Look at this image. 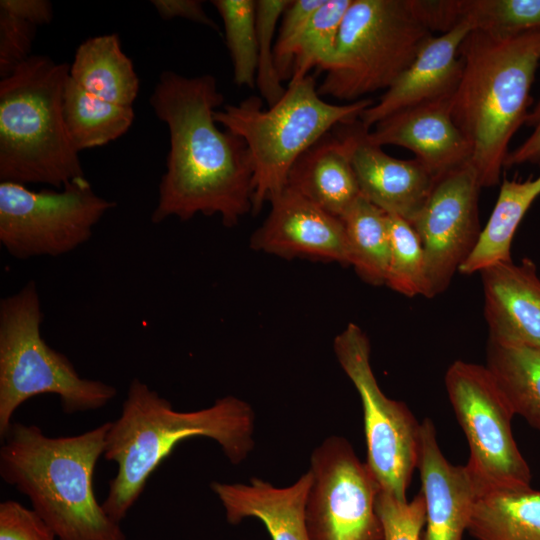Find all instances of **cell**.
I'll use <instances>...</instances> for the list:
<instances>
[{"label":"cell","instance_id":"obj_38","mask_svg":"<svg viewBox=\"0 0 540 540\" xmlns=\"http://www.w3.org/2000/svg\"><path fill=\"white\" fill-rule=\"evenodd\" d=\"M152 5L164 20L184 18L195 23L208 26L219 31L218 25L207 15L203 9V2L199 0H153Z\"/></svg>","mask_w":540,"mask_h":540},{"label":"cell","instance_id":"obj_20","mask_svg":"<svg viewBox=\"0 0 540 540\" xmlns=\"http://www.w3.org/2000/svg\"><path fill=\"white\" fill-rule=\"evenodd\" d=\"M312 480L309 469L287 487H276L253 477L246 484L214 481L210 488L221 502L230 524L257 518L272 540H310L306 506Z\"/></svg>","mask_w":540,"mask_h":540},{"label":"cell","instance_id":"obj_5","mask_svg":"<svg viewBox=\"0 0 540 540\" xmlns=\"http://www.w3.org/2000/svg\"><path fill=\"white\" fill-rule=\"evenodd\" d=\"M70 65L32 55L0 81V182L61 189L84 171L65 126Z\"/></svg>","mask_w":540,"mask_h":540},{"label":"cell","instance_id":"obj_1","mask_svg":"<svg viewBox=\"0 0 540 540\" xmlns=\"http://www.w3.org/2000/svg\"><path fill=\"white\" fill-rule=\"evenodd\" d=\"M223 101L211 74L160 75L149 102L168 127L170 149L153 223L203 214L232 227L252 211V157L241 137L219 129L214 112Z\"/></svg>","mask_w":540,"mask_h":540},{"label":"cell","instance_id":"obj_3","mask_svg":"<svg viewBox=\"0 0 540 540\" xmlns=\"http://www.w3.org/2000/svg\"><path fill=\"white\" fill-rule=\"evenodd\" d=\"M459 56L463 69L451 115L470 145V166L480 186L492 187L500 182L509 143L530 112L540 29L514 35L472 30Z\"/></svg>","mask_w":540,"mask_h":540},{"label":"cell","instance_id":"obj_16","mask_svg":"<svg viewBox=\"0 0 540 540\" xmlns=\"http://www.w3.org/2000/svg\"><path fill=\"white\" fill-rule=\"evenodd\" d=\"M451 97L384 118L369 130L370 141L381 147L396 145L412 151L436 180L470 165L471 148L453 121Z\"/></svg>","mask_w":540,"mask_h":540},{"label":"cell","instance_id":"obj_18","mask_svg":"<svg viewBox=\"0 0 540 540\" xmlns=\"http://www.w3.org/2000/svg\"><path fill=\"white\" fill-rule=\"evenodd\" d=\"M479 273L489 339L540 349V278L534 262H499Z\"/></svg>","mask_w":540,"mask_h":540},{"label":"cell","instance_id":"obj_22","mask_svg":"<svg viewBox=\"0 0 540 540\" xmlns=\"http://www.w3.org/2000/svg\"><path fill=\"white\" fill-rule=\"evenodd\" d=\"M69 76L86 92L104 101L133 107L139 78L117 34L90 37L76 49Z\"/></svg>","mask_w":540,"mask_h":540},{"label":"cell","instance_id":"obj_10","mask_svg":"<svg viewBox=\"0 0 540 540\" xmlns=\"http://www.w3.org/2000/svg\"><path fill=\"white\" fill-rule=\"evenodd\" d=\"M115 205L99 196L85 176L61 189L39 191L0 182V243L20 260L61 256L86 243Z\"/></svg>","mask_w":540,"mask_h":540},{"label":"cell","instance_id":"obj_31","mask_svg":"<svg viewBox=\"0 0 540 540\" xmlns=\"http://www.w3.org/2000/svg\"><path fill=\"white\" fill-rule=\"evenodd\" d=\"M460 24L472 30L514 35L540 29V0H456Z\"/></svg>","mask_w":540,"mask_h":540},{"label":"cell","instance_id":"obj_36","mask_svg":"<svg viewBox=\"0 0 540 540\" xmlns=\"http://www.w3.org/2000/svg\"><path fill=\"white\" fill-rule=\"evenodd\" d=\"M326 0H290L284 10L274 47L276 60L297 38Z\"/></svg>","mask_w":540,"mask_h":540},{"label":"cell","instance_id":"obj_37","mask_svg":"<svg viewBox=\"0 0 540 540\" xmlns=\"http://www.w3.org/2000/svg\"><path fill=\"white\" fill-rule=\"evenodd\" d=\"M531 127L532 133L514 150L509 151L504 162V168H511L523 164L540 166V100L528 114L526 123Z\"/></svg>","mask_w":540,"mask_h":540},{"label":"cell","instance_id":"obj_23","mask_svg":"<svg viewBox=\"0 0 540 540\" xmlns=\"http://www.w3.org/2000/svg\"><path fill=\"white\" fill-rule=\"evenodd\" d=\"M540 196V174L524 181L504 178L490 218L459 272L470 275L493 264L511 261V246L524 215Z\"/></svg>","mask_w":540,"mask_h":540},{"label":"cell","instance_id":"obj_34","mask_svg":"<svg viewBox=\"0 0 540 540\" xmlns=\"http://www.w3.org/2000/svg\"><path fill=\"white\" fill-rule=\"evenodd\" d=\"M37 25L0 8V77L11 74L31 57Z\"/></svg>","mask_w":540,"mask_h":540},{"label":"cell","instance_id":"obj_9","mask_svg":"<svg viewBox=\"0 0 540 540\" xmlns=\"http://www.w3.org/2000/svg\"><path fill=\"white\" fill-rule=\"evenodd\" d=\"M445 386L468 442L465 467L478 495L530 488V468L512 432L515 414L489 369L457 360L446 371Z\"/></svg>","mask_w":540,"mask_h":540},{"label":"cell","instance_id":"obj_32","mask_svg":"<svg viewBox=\"0 0 540 540\" xmlns=\"http://www.w3.org/2000/svg\"><path fill=\"white\" fill-rule=\"evenodd\" d=\"M290 0H257L256 25L258 35V68L256 86L268 107L276 104L286 88L277 72L274 60V35L277 24Z\"/></svg>","mask_w":540,"mask_h":540},{"label":"cell","instance_id":"obj_12","mask_svg":"<svg viewBox=\"0 0 540 540\" xmlns=\"http://www.w3.org/2000/svg\"><path fill=\"white\" fill-rule=\"evenodd\" d=\"M306 506L310 540H384L376 510L380 486L344 437L330 436L312 452Z\"/></svg>","mask_w":540,"mask_h":540},{"label":"cell","instance_id":"obj_6","mask_svg":"<svg viewBox=\"0 0 540 540\" xmlns=\"http://www.w3.org/2000/svg\"><path fill=\"white\" fill-rule=\"evenodd\" d=\"M313 76L289 82L284 96L264 109L262 98L250 96L214 112L215 121L241 137L253 162L252 212L286 187L296 160L335 126L358 120L372 98L338 105L318 93Z\"/></svg>","mask_w":540,"mask_h":540},{"label":"cell","instance_id":"obj_29","mask_svg":"<svg viewBox=\"0 0 540 540\" xmlns=\"http://www.w3.org/2000/svg\"><path fill=\"white\" fill-rule=\"evenodd\" d=\"M224 26L226 46L237 86L254 87L258 68L255 0H213Z\"/></svg>","mask_w":540,"mask_h":540},{"label":"cell","instance_id":"obj_26","mask_svg":"<svg viewBox=\"0 0 540 540\" xmlns=\"http://www.w3.org/2000/svg\"><path fill=\"white\" fill-rule=\"evenodd\" d=\"M63 115L69 139L78 153L118 139L134 120L133 107L97 98L70 76L64 90Z\"/></svg>","mask_w":540,"mask_h":540},{"label":"cell","instance_id":"obj_15","mask_svg":"<svg viewBox=\"0 0 540 540\" xmlns=\"http://www.w3.org/2000/svg\"><path fill=\"white\" fill-rule=\"evenodd\" d=\"M361 195L389 215L412 223L426 203L436 179L416 158L387 154L368 137L360 120L341 124Z\"/></svg>","mask_w":540,"mask_h":540},{"label":"cell","instance_id":"obj_21","mask_svg":"<svg viewBox=\"0 0 540 540\" xmlns=\"http://www.w3.org/2000/svg\"><path fill=\"white\" fill-rule=\"evenodd\" d=\"M286 187L340 218L361 195L343 137L327 133L291 167Z\"/></svg>","mask_w":540,"mask_h":540},{"label":"cell","instance_id":"obj_13","mask_svg":"<svg viewBox=\"0 0 540 540\" xmlns=\"http://www.w3.org/2000/svg\"><path fill=\"white\" fill-rule=\"evenodd\" d=\"M481 186L470 165L438 180L412 221L426 261V298L443 293L474 250L481 233Z\"/></svg>","mask_w":540,"mask_h":540},{"label":"cell","instance_id":"obj_35","mask_svg":"<svg viewBox=\"0 0 540 540\" xmlns=\"http://www.w3.org/2000/svg\"><path fill=\"white\" fill-rule=\"evenodd\" d=\"M51 528L20 503L7 500L0 504V540H56Z\"/></svg>","mask_w":540,"mask_h":540},{"label":"cell","instance_id":"obj_8","mask_svg":"<svg viewBox=\"0 0 540 540\" xmlns=\"http://www.w3.org/2000/svg\"><path fill=\"white\" fill-rule=\"evenodd\" d=\"M432 35L414 0H352L319 95L350 103L387 90Z\"/></svg>","mask_w":540,"mask_h":540},{"label":"cell","instance_id":"obj_11","mask_svg":"<svg viewBox=\"0 0 540 540\" xmlns=\"http://www.w3.org/2000/svg\"><path fill=\"white\" fill-rule=\"evenodd\" d=\"M333 349L362 403L365 463L381 491L405 501L417 468L421 423L403 402L388 398L380 389L370 364L369 339L359 326L348 324L335 337Z\"/></svg>","mask_w":540,"mask_h":540},{"label":"cell","instance_id":"obj_19","mask_svg":"<svg viewBox=\"0 0 540 540\" xmlns=\"http://www.w3.org/2000/svg\"><path fill=\"white\" fill-rule=\"evenodd\" d=\"M417 468L426 509L421 540H462L478 491L465 465L444 457L429 418L421 422Z\"/></svg>","mask_w":540,"mask_h":540},{"label":"cell","instance_id":"obj_25","mask_svg":"<svg viewBox=\"0 0 540 540\" xmlns=\"http://www.w3.org/2000/svg\"><path fill=\"white\" fill-rule=\"evenodd\" d=\"M340 219L350 265L364 282L385 285L391 245L388 214L360 195Z\"/></svg>","mask_w":540,"mask_h":540},{"label":"cell","instance_id":"obj_2","mask_svg":"<svg viewBox=\"0 0 540 540\" xmlns=\"http://www.w3.org/2000/svg\"><path fill=\"white\" fill-rule=\"evenodd\" d=\"M255 413L235 396L213 405L181 412L139 379L130 382L119 417L110 421L104 458L117 464L116 475L101 503L106 514L120 523L141 496L148 479L182 441L214 440L232 464L253 451Z\"/></svg>","mask_w":540,"mask_h":540},{"label":"cell","instance_id":"obj_28","mask_svg":"<svg viewBox=\"0 0 540 540\" xmlns=\"http://www.w3.org/2000/svg\"><path fill=\"white\" fill-rule=\"evenodd\" d=\"M352 0H326L290 46L275 60L282 81H299L330 63L343 17Z\"/></svg>","mask_w":540,"mask_h":540},{"label":"cell","instance_id":"obj_39","mask_svg":"<svg viewBox=\"0 0 540 540\" xmlns=\"http://www.w3.org/2000/svg\"><path fill=\"white\" fill-rule=\"evenodd\" d=\"M0 8L25 18L37 26L48 24L53 18L52 4L47 0H1Z\"/></svg>","mask_w":540,"mask_h":540},{"label":"cell","instance_id":"obj_33","mask_svg":"<svg viewBox=\"0 0 540 540\" xmlns=\"http://www.w3.org/2000/svg\"><path fill=\"white\" fill-rule=\"evenodd\" d=\"M376 510L383 526L384 540H421L426 515L421 491L411 501H403L380 490Z\"/></svg>","mask_w":540,"mask_h":540},{"label":"cell","instance_id":"obj_4","mask_svg":"<svg viewBox=\"0 0 540 540\" xmlns=\"http://www.w3.org/2000/svg\"><path fill=\"white\" fill-rule=\"evenodd\" d=\"M110 422L67 437L12 422L2 437L0 475L24 494L58 540H126L96 499L93 475Z\"/></svg>","mask_w":540,"mask_h":540},{"label":"cell","instance_id":"obj_7","mask_svg":"<svg viewBox=\"0 0 540 540\" xmlns=\"http://www.w3.org/2000/svg\"><path fill=\"white\" fill-rule=\"evenodd\" d=\"M43 313L31 280L0 301V435L20 405L41 394H55L67 414L97 410L117 394L112 385L82 378L69 358L41 336Z\"/></svg>","mask_w":540,"mask_h":540},{"label":"cell","instance_id":"obj_27","mask_svg":"<svg viewBox=\"0 0 540 540\" xmlns=\"http://www.w3.org/2000/svg\"><path fill=\"white\" fill-rule=\"evenodd\" d=\"M486 367L514 414L540 431V349L488 339Z\"/></svg>","mask_w":540,"mask_h":540},{"label":"cell","instance_id":"obj_17","mask_svg":"<svg viewBox=\"0 0 540 540\" xmlns=\"http://www.w3.org/2000/svg\"><path fill=\"white\" fill-rule=\"evenodd\" d=\"M472 28L467 23L423 44L407 69L359 120L371 130L384 118L407 108L451 97L460 81L463 63L459 48Z\"/></svg>","mask_w":540,"mask_h":540},{"label":"cell","instance_id":"obj_30","mask_svg":"<svg viewBox=\"0 0 540 540\" xmlns=\"http://www.w3.org/2000/svg\"><path fill=\"white\" fill-rule=\"evenodd\" d=\"M388 221L391 245L385 285L407 297L425 296L426 261L420 238L407 220L388 214Z\"/></svg>","mask_w":540,"mask_h":540},{"label":"cell","instance_id":"obj_24","mask_svg":"<svg viewBox=\"0 0 540 540\" xmlns=\"http://www.w3.org/2000/svg\"><path fill=\"white\" fill-rule=\"evenodd\" d=\"M467 531L477 540H540V491H495L477 496Z\"/></svg>","mask_w":540,"mask_h":540},{"label":"cell","instance_id":"obj_14","mask_svg":"<svg viewBox=\"0 0 540 540\" xmlns=\"http://www.w3.org/2000/svg\"><path fill=\"white\" fill-rule=\"evenodd\" d=\"M271 210L251 237L252 248L283 258L302 257L350 265L344 226L285 187L270 201Z\"/></svg>","mask_w":540,"mask_h":540}]
</instances>
